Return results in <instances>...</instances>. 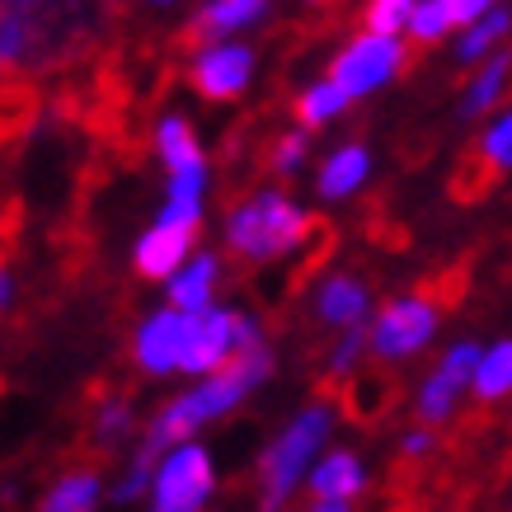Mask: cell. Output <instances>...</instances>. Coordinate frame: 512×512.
<instances>
[{"label": "cell", "mask_w": 512, "mask_h": 512, "mask_svg": "<svg viewBox=\"0 0 512 512\" xmlns=\"http://www.w3.org/2000/svg\"><path fill=\"white\" fill-rule=\"evenodd\" d=\"M268 376H273V348H268V343H254V348H245V353H235L226 367L198 376V386L184 390L179 400H170L156 419L146 423L141 447H137V456H132V461H141V466L156 470L165 451L179 447V442H188L202 423L226 419L231 409H240L249 390L264 386Z\"/></svg>", "instance_id": "1"}, {"label": "cell", "mask_w": 512, "mask_h": 512, "mask_svg": "<svg viewBox=\"0 0 512 512\" xmlns=\"http://www.w3.org/2000/svg\"><path fill=\"white\" fill-rule=\"evenodd\" d=\"M19 38V71H52L104 29V0H0Z\"/></svg>", "instance_id": "2"}, {"label": "cell", "mask_w": 512, "mask_h": 512, "mask_svg": "<svg viewBox=\"0 0 512 512\" xmlns=\"http://www.w3.org/2000/svg\"><path fill=\"white\" fill-rule=\"evenodd\" d=\"M311 226H315V217H306L287 193L259 188V193L240 198L231 212H226L221 235H226L231 259H240V264H278L292 249H301V240L311 235Z\"/></svg>", "instance_id": "3"}, {"label": "cell", "mask_w": 512, "mask_h": 512, "mask_svg": "<svg viewBox=\"0 0 512 512\" xmlns=\"http://www.w3.org/2000/svg\"><path fill=\"white\" fill-rule=\"evenodd\" d=\"M329 433H334V404H306L287 428L278 433V442L259 456V508H282L296 494V484L311 475V466L320 461Z\"/></svg>", "instance_id": "4"}, {"label": "cell", "mask_w": 512, "mask_h": 512, "mask_svg": "<svg viewBox=\"0 0 512 512\" xmlns=\"http://www.w3.org/2000/svg\"><path fill=\"white\" fill-rule=\"evenodd\" d=\"M437 329H442V301L433 292H404L390 296L386 306L372 315L367 325V339H372V357L376 362H414L419 353H428L437 343Z\"/></svg>", "instance_id": "5"}, {"label": "cell", "mask_w": 512, "mask_h": 512, "mask_svg": "<svg viewBox=\"0 0 512 512\" xmlns=\"http://www.w3.org/2000/svg\"><path fill=\"white\" fill-rule=\"evenodd\" d=\"M404 66H409L404 33L362 29L357 38H348V43L334 52L329 76L339 80V85L353 94V99H372V94H381L386 85H395V80L404 76Z\"/></svg>", "instance_id": "6"}, {"label": "cell", "mask_w": 512, "mask_h": 512, "mask_svg": "<svg viewBox=\"0 0 512 512\" xmlns=\"http://www.w3.org/2000/svg\"><path fill=\"white\" fill-rule=\"evenodd\" d=\"M198 226H202V202H174V198H165L160 217L141 231L137 249H132V268H137L146 282L174 278V273L184 268V259L193 254Z\"/></svg>", "instance_id": "7"}, {"label": "cell", "mask_w": 512, "mask_h": 512, "mask_svg": "<svg viewBox=\"0 0 512 512\" xmlns=\"http://www.w3.org/2000/svg\"><path fill=\"white\" fill-rule=\"evenodd\" d=\"M480 348L484 343L475 339H456L437 353V362L414 390V419L428 423V428H447L456 419V409H461V400L470 395V381H475Z\"/></svg>", "instance_id": "8"}, {"label": "cell", "mask_w": 512, "mask_h": 512, "mask_svg": "<svg viewBox=\"0 0 512 512\" xmlns=\"http://www.w3.org/2000/svg\"><path fill=\"white\" fill-rule=\"evenodd\" d=\"M217 489L212 456L198 442H179L160 456L156 480H151V508L156 512H198Z\"/></svg>", "instance_id": "9"}, {"label": "cell", "mask_w": 512, "mask_h": 512, "mask_svg": "<svg viewBox=\"0 0 512 512\" xmlns=\"http://www.w3.org/2000/svg\"><path fill=\"white\" fill-rule=\"evenodd\" d=\"M254 66H259L254 47L217 38V43H198L188 80H193V90L202 99H240L249 90V80H254Z\"/></svg>", "instance_id": "10"}, {"label": "cell", "mask_w": 512, "mask_h": 512, "mask_svg": "<svg viewBox=\"0 0 512 512\" xmlns=\"http://www.w3.org/2000/svg\"><path fill=\"white\" fill-rule=\"evenodd\" d=\"M184 339H188V311L179 306H160L132 329V362L146 376H170L184 362Z\"/></svg>", "instance_id": "11"}, {"label": "cell", "mask_w": 512, "mask_h": 512, "mask_svg": "<svg viewBox=\"0 0 512 512\" xmlns=\"http://www.w3.org/2000/svg\"><path fill=\"white\" fill-rule=\"evenodd\" d=\"M306 489H311L315 512H348L357 498L367 494V466H362V456L348 447L325 451L311 466V475H306Z\"/></svg>", "instance_id": "12"}, {"label": "cell", "mask_w": 512, "mask_h": 512, "mask_svg": "<svg viewBox=\"0 0 512 512\" xmlns=\"http://www.w3.org/2000/svg\"><path fill=\"white\" fill-rule=\"evenodd\" d=\"M372 315V287L357 273H325L315 287V320L329 329H353L367 325Z\"/></svg>", "instance_id": "13"}, {"label": "cell", "mask_w": 512, "mask_h": 512, "mask_svg": "<svg viewBox=\"0 0 512 512\" xmlns=\"http://www.w3.org/2000/svg\"><path fill=\"white\" fill-rule=\"evenodd\" d=\"M508 90H512V47H498L494 57H484V62L470 66L466 76V90H461V118L470 123H484L494 109L508 104Z\"/></svg>", "instance_id": "14"}, {"label": "cell", "mask_w": 512, "mask_h": 512, "mask_svg": "<svg viewBox=\"0 0 512 512\" xmlns=\"http://www.w3.org/2000/svg\"><path fill=\"white\" fill-rule=\"evenodd\" d=\"M372 170H376L372 151H367L362 141H343L339 151H329L325 165H320V174H315V193H320L325 202L353 198V193H362V188H367Z\"/></svg>", "instance_id": "15"}, {"label": "cell", "mask_w": 512, "mask_h": 512, "mask_svg": "<svg viewBox=\"0 0 512 512\" xmlns=\"http://www.w3.org/2000/svg\"><path fill=\"white\" fill-rule=\"evenodd\" d=\"M273 0H202V10L193 15V24L184 29V38L193 47L198 43H217V38H231V33L249 29L268 15Z\"/></svg>", "instance_id": "16"}, {"label": "cell", "mask_w": 512, "mask_h": 512, "mask_svg": "<svg viewBox=\"0 0 512 512\" xmlns=\"http://www.w3.org/2000/svg\"><path fill=\"white\" fill-rule=\"evenodd\" d=\"M508 38H512V10L508 5H494L480 19H470V24L456 29V62L461 66L484 62V57H494L498 47H508Z\"/></svg>", "instance_id": "17"}, {"label": "cell", "mask_w": 512, "mask_h": 512, "mask_svg": "<svg viewBox=\"0 0 512 512\" xmlns=\"http://www.w3.org/2000/svg\"><path fill=\"white\" fill-rule=\"evenodd\" d=\"M217 282H221V259L217 254H188L184 268L170 278V301L179 311H207L217 306Z\"/></svg>", "instance_id": "18"}, {"label": "cell", "mask_w": 512, "mask_h": 512, "mask_svg": "<svg viewBox=\"0 0 512 512\" xmlns=\"http://www.w3.org/2000/svg\"><path fill=\"white\" fill-rule=\"evenodd\" d=\"M470 395H475L480 404L512 400V339H494V343H484L480 348Z\"/></svg>", "instance_id": "19"}, {"label": "cell", "mask_w": 512, "mask_h": 512, "mask_svg": "<svg viewBox=\"0 0 512 512\" xmlns=\"http://www.w3.org/2000/svg\"><path fill=\"white\" fill-rule=\"evenodd\" d=\"M348 104H353V94L343 90L334 76H325V80H311L306 90L296 94L292 113H296V123L315 132V127H329L334 118H343V113H348Z\"/></svg>", "instance_id": "20"}, {"label": "cell", "mask_w": 512, "mask_h": 512, "mask_svg": "<svg viewBox=\"0 0 512 512\" xmlns=\"http://www.w3.org/2000/svg\"><path fill=\"white\" fill-rule=\"evenodd\" d=\"M475 160L484 174H512V104L494 109L475 137Z\"/></svg>", "instance_id": "21"}, {"label": "cell", "mask_w": 512, "mask_h": 512, "mask_svg": "<svg viewBox=\"0 0 512 512\" xmlns=\"http://www.w3.org/2000/svg\"><path fill=\"white\" fill-rule=\"evenodd\" d=\"M99 494H104V484H99L94 470H71V475H62V480L47 489L38 508L43 512H90V508H99Z\"/></svg>", "instance_id": "22"}, {"label": "cell", "mask_w": 512, "mask_h": 512, "mask_svg": "<svg viewBox=\"0 0 512 512\" xmlns=\"http://www.w3.org/2000/svg\"><path fill=\"white\" fill-rule=\"evenodd\" d=\"M156 156L170 165V170H184V165H202V146L193 137V123H188L184 113H170V118H160L156 123Z\"/></svg>", "instance_id": "23"}, {"label": "cell", "mask_w": 512, "mask_h": 512, "mask_svg": "<svg viewBox=\"0 0 512 512\" xmlns=\"http://www.w3.org/2000/svg\"><path fill=\"white\" fill-rule=\"evenodd\" d=\"M132 428H137V409H132V400H127V395H104L99 409H94V419H90V447L94 451H113Z\"/></svg>", "instance_id": "24"}, {"label": "cell", "mask_w": 512, "mask_h": 512, "mask_svg": "<svg viewBox=\"0 0 512 512\" xmlns=\"http://www.w3.org/2000/svg\"><path fill=\"white\" fill-rule=\"evenodd\" d=\"M456 15L447 10V0H419L414 5V19H409V43L414 47H433V43H447V38H456Z\"/></svg>", "instance_id": "25"}, {"label": "cell", "mask_w": 512, "mask_h": 512, "mask_svg": "<svg viewBox=\"0 0 512 512\" xmlns=\"http://www.w3.org/2000/svg\"><path fill=\"white\" fill-rule=\"evenodd\" d=\"M372 353V339H367V325H353V329H339V339L329 348L325 357V376L329 381H353L362 357Z\"/></svg>", "instance_id": "26"}, {"label": "cell", "mask_w": 512, "mask_h": 512, "mask_svg": "<svg viewBox=\"0 0 512 512\" xmlns=\"http://www.w3.org/2000/svg\"><path fill=\"white\" fill-rule=\"evenodd\" d=\"M306 156H311V127H292V132H282V137L273 141L268 170L287 179V174H296L301 165H306Z\"/></svg>", "instance_id": "27"}, {"label": "cell", "mask_w": 512, "mask_h": 512, "mask_svg": "<svg viewBox=\"0 0 512 512\" xmlns=\"http://www.w3.org/2000/svg\"><path fill=\"white\" fill-rule=\"evenodd\" d=\"M414 5H419V0H367V5H362V29H376V33H409Z\"/></svg>", "instance_id": "28"}, {"label": "cell", "mask_w": 512, "mask_h": 512, "mask_svg": "<svg viewBox=\"0 0 512 512\" xmlns=\"http://www.w3.org/2000/svg\"><path fill=\"white\" fill-rule=\"evenodd\" d=\"M381 400H386V381H381V376H353V386L343 395L348 414H357V419H376V414H381Z\"/></svg>", "instance_id": "29"}, {"label": "cell", "mask_w": 512, "mask_h": 512, "mask_svg": "<svg viewBox=\"0 0 512 512\" xmlns=\"http://www.w3.org/2000/svg\"><path fill=\"white\" fill-rule=\"evenodd\" d=\"M29 113H33V94L24 90V85H5V90H0V132L29 127Z\"/></svg>", "instance_id": "30"}, {"label": "cell", "mask_w": 512, "mask_h": 512, "mask_svg": "<svg viewBox=\"0 0 512 512\" xmlns=\"http://www.w3.org/2000/svg\"><path fill=\"white\" fill-rule=\"evenodd\" d=\"M202 193H207V160H202V165H184V170H170V188H165V198L202 202Z\"/></svg>", "instance_id": "31"}, {"label": "cell", "mask_w": 512, "mask_h": 512, "mask_svg": "<svg viewBox=\"0 0 512 512\" xmlns=\"http://www.w3.org/2000/svg\"><path fill=\"white\" fill-rule=\"evenodd\" d=\"M151 480H156V470L141 466V461H132V466L123 470V480L109 489V498H113V503H137V498L151 489Z\"/></svg>", "instance_id": "32"}, {"label": "cell", "mask_w": 512, "mask_h": 512, "mask_svg": "<svg viewBox=\"0 0 512 512\" xmlns=\"http://www.w3.org/2000/svg\"><path fill=\"white\" fill-rule=\"evenodd\" d=\"M433 451H437V428H428V423L400 433V461H428Z\"/></svg>", "instance_id": "33"}, {"label": "cell", "mask_w": 512, "mask_h": 512, "mask_svg": "<svg viewBox=\"0 0 512 512\" xmlns=\"http://www.w3.org/2000/svg\"><path fill=\"white\" fill-rule=\"evenodd\" d=\"M0 71H19V38L10 15H5V5H0Z\"/></svg>", "instance_id": "34"}, {"label": "cell", "mask_w": 512, "mask_h": 512, "mask_svg": "<svg viewBox=\"0 0 512 512\" xmlns=\"http://www.w3.org/2000/svg\"><path fill=\"white\" fill-rule=\"evenodd\" d=\"M503 0H447V10L456 15V24H470V19H480L484 10H494Z\"/></svg>", "instance_id": "35"}, {"label": "cell", "mask_w": 512, "mask_h": 512, "mask_svg": "<svg viewBox=\"0 0 512 512\" xmlns=\"http://www.w3.org/2000/svg\"><path fill=\"white\" fill-rule=\"evenodd\" d=\"M10 301H15V282H10V268L0 264V315L10 311Z\"/></svg>", "instance_id": "36"}, {"label": "cell", "mask_w": 512, "mask_h": 512, "mask_svg": "<svg viewBox=\"0 0 512 512\" xmlns=\"http://www.w3.org/2000/svg\"><path fill=\"white\" fill-rule=\"evenodd\" d=\"M151 5H174V0H151Z\"/></svg>", "instance_id": "37"}, {"label": "cell", "mask_w": 512, "mask_h": 512, "mask_svg": "<svg viewBox=\"0 0 512 512\" xmlns=\"http://www.w3.org/2000/svg\"><path fill=\"white\" fill-rule=\"evenodd\" d=\"M311 5H329V0H311Z\"/></svg>", "instance_id": "38"}]
</instances>
